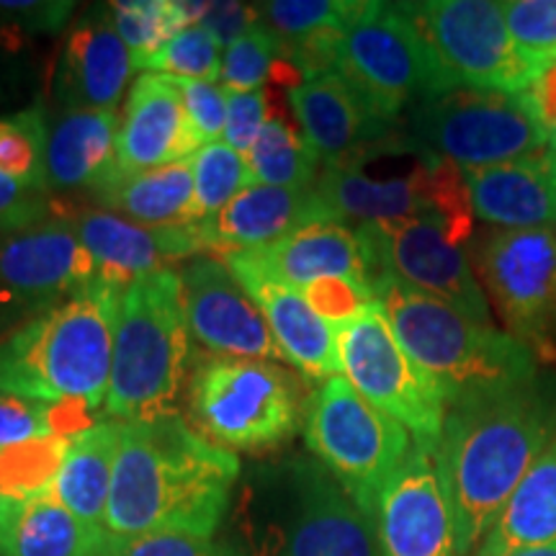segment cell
I'll list each match as a JSON object with an SVG mask.
<instances>
[{"label":"cell","instance_id":"obj_20","mask_svg":"<svg viewBox=\"0 0 556 556\" xmlns=\"http://www.w3.org/2000/svg\"><path fill=\"white\" fill-rule=\"evenodd\" d=\"M291 114L307 142L328 165L351 163L397 135L389 122L338 73H323L289 93Z\"/></svg>","mask_w":556,"mask_h":556},{"label":"cell","instance_id":"obj_10","mask_svg":"<svg viewBox=\"0 0 556 556\" xmlns=\"http://www.w3.org/2000/svg\"><path fill=\"white\" fill-rule=\"evenodd\" d=\"M302 430L309 454L371 518L381 490L415 443L402 422L361 397L343 377L323 381L309 394Z\"/></svg>","mask_w":556,"mask_h":556},{"label":"cell","instance_id":"obj_17","mask_svg":"<svg viewBox=\"0 0 556 556\" xmlns=\"http://www.w3.org/2000/svg\"><path fill=\"white\" fill-rule=\"evenodd\" d=\"M186 323L204 351L238 358L287 361L258 304L250 299L225 258L199 255L178 270Z\"/></svg>","mask_w":556,"mask_h":556},{"label":"cell","instance_id":"obj_44","mask_svg":"<svg viewBox=\"0 0 556 556\" xmlns=\"http://www.w3.org/2000/svg\"><path fill=\"white\" fill-rule=\"evenodd\" d=\"M50 217H54L50 193L31 191L16 180L0 176V238L24 232Z\"/></svg>","mask_w":556,"mask_h":556},{"label":"cell","instance_id":"obj_2","mask_svg":"<svg viewBox=\"0 0 556 556\" xmlns=\"http://www.w3.org/2000/svg\"><path fill=\"white\" fill-rule=\"evenodd\" d=\"M119 426L103 531L109 536L193 533L214 539L242 477L240 458L208 443L180 413Z\"/></svg>","mask_w":556,"mask_h":556},{"label":"cell","instance_id":"obj_37","mask_svg":"<svg viewBox=\"0 0 556 556\" xmlns=\"http://www.w3.org/2000/svg\"><path fill=\"white\" fill-rule=\"evenodd\" d=\"M222 58L225 47L208 34L204 26H189L178 31L168 45L137 70L152 75H168L176 80L217 83L222 78Z\"/></svg>","mask_w":556,"mask_h":556},{"label":"cell","instance_id":"obj_49","mask_svg":"<svg viewBox=\"0 0 556 556\" xmlns=\"http://www.w3.org/2000/svg\"><path fill=\"white\" fill-rule=\"evenodd\" d=\"M505 556H556V541H552V544H541V546L516 548V552H510Z\"/></svg>","mask_w":556,"mask_h":556},{"label":"cell","instance_id":"obj_50","mask_svg":"<svg viewBox=\"0 0 556 556\" xmlns=\"http://www.w3.org/2000/svg\"><path fill=\"white\" fill-rule=\"evenodd\" d=\"M548 148H552V152L556 155V127L548 129Z\"/></svg>","mask_w":556,"mask_h":556},{"label":"cell","instance_id":"obj_39","mask_svg":"<svg viewBox=\"0 0 556 556\" xmlns=\"http://www.w3.org/2000/svg\"><path fill=\"white\" fill-rule=\"evenodd\" d=\"M283 50V41L268 26L253 29L235 39L222 58V86L227 90H258L268 83L270 67Z\"/></svg>","mask_w":556,"mask_h":556},{"label":"cell","instance_id":"obj_30","mask_svg":"<svg viewBox=\"0 0 556 556\" xmlns=\"http://www.w3.org/2000/svg\"><path fill=\"white\" fill-rule=\"evenodd\" d=\"M556 541V441L507 500L503 516L486 533L475 556H505L516 548Z\"/></svg>","mask_w":556,"mask_h":556},{"label":"cell","instance_id":"obj_9","mask_svg":"<svg viewBox=\"0 0 556 556\" xmlns=\"http://www.w3.org/2000/svg\"><path fill=\"white\" fill-rule=\"evenodd\" d=\"M405 135L428 155L458 168H486L539 155L548 127L526 93H500L458 86L407 111Z\"/></svg>","mask_w":556,"mask_h":556},{"label":"cell","instance_id":"obj_1","mask_svg":"<svg viewBox=\"0 0 556 556\" xmlns=\"http://www.w3.org/2000/svg\"><path fill=\"white\" fill-rule=\"evenodd\" d=\"M554 441V368L446 407L435 456L454 510L458 556H475L507 500Z\"/></svg>","mask_w":556,"mask_h":556},{"label":"cell","instance_id":"obj_32","mask_svg":"<svg viewBox=\"0 0 556 556\" xmlns=\"http://www.w3.org/2000/svg\"><path fill=\"white\" fill-rule=\"evenodd\" d=\"M47 137L50 116L41 103L0 116V176L16 180L31 191L47 189Z\"/></svg>","mask_w":556,"mask_h":556},{"label":"cell","instance_id":"obj_8","mask_svg":"<svg viewBox=\"0 0 556 556\" xmlns=\"http://www.w3.org/2000/svg\"><path fill=\"white\" fill-rule=\"evenodd\" d=\"M332 73L343 75L389 122H400L402 111L458 88L397 3H366L340 34Z\"/></svg>","mask_w":556,"mask_h":556},{"label":"cell","instance_id":"obj_40","mask_svg":"<svg viewBox=\"0 0 556 556\" xmlns=\"http://www.w3.org/2000/svg\"><path fill=\"white\" fill-rule=\"evenodd\" d=\"M99 556H235L225 541L193 533H142V536H109Z\"/></svg>","mask_w":556,"mask_h":556},{"label":"cell","instance_id":"obj_21","mask_svg":"<svg viewBox=\"0 0 556 556\" xmlns=\"http://www.w3.org/2000/svg\"><path fill=\"white\" fill-rule=\"evenodd\" d=\"M204 148L176 78L142 73L131 83L116 135V173L131 176L191 160Z\"/></svg>","mask_w":556,"mask_h":556},{"label":"cell","instance_id":"obj_28","mask_svg":"<svg viewBox=\"0 0 556 556\" xmlns=\"http://www.w3.org/2000/svg\"><path fill=\"white\" fill-rule=\"evenodd\" d=\"M88 201L96 204V208L122 214L142 225H199L191 160L168 165V168L131 173V176L116 173Z\"/></svg>","mask_w":556,"mask_h":556},{"label":"cell","instance_id":"obj_5","mask_svg":"<svg viewBox=\"0 0 556 556\" xmlns=\"http://www.w3.org/2000/svg\"><path fill=\"white\" fill-rule=\"evenodd\" d=\"M374 296L407 356L441 389L446 407L541 371L536 353L505 330L477 323L441 299L381 276Z\"/></svg>","mask_w":556,"mask_h":556},{"label":"cell","instance_id":"obj_26","mask_svg":"<svg viewBox=\"0 0 556 556\" xmlns=\"http://www.w3.org/2000/svg\"><path fill=\"white\" fill-rule=\"evenodd\" d=\"M116 111L62 109L47 137V189L50 197L83 193L90 199L116 176Z\"/></svg>","mask_w":556,"mask_h":556},{"label":"cell","instance_id":"obj_34","mask_svg":"<svg viewBox=\"0 0 556 556\" xmlns=\"http://www.w3.org/2000/svg\"><path fill=\"white\" fill-rule=\"evenodd\" d=\"M106 5L116 34L131 52L135 70L191 26L184 0H116Z\"/></svg>","mask_w":556,"mask_h":556},{"label":"cell","instance_id":"obj_33","mask_svg":"<svg viewBox=\"0 0 556 556\" xmlns=\"http://www.w3.org/2000/svg\"><path fill=\"white\" fill-rule=\"evenodd\" d=\"M366 0H270L258 3V18L283 45L336 37L361 16Z\"/></svg>","mask_w":556,"mask_h":556},{"label":"cell","instance_id":"obj_42","mask_svg":"<svg viewBox=\"0 0 556 556\" xmlns=\"http://www.w3.org/2000/svg\"><path fill=\"white\" fill-rule=\"evenodd\" d=\"M270 93L258 90H227L225 142L240 155H248L253 142L270 119Z\"/></svg>","mask_w":556,"mask_h":556},{"label":"cell","instance_id":"obj_6","mask_svg":"<svg viewBox=\"0 0 556 556\" xmlns=\"http://www.w3.org/2000/svg\"><path fill=\"white\" fill-rule=\"evenodd\" d=\"M191 332L178 270L139 276L122 291L103 415L142 422L178 413L189 379Z\"/></svg>","mask_w":556,"mask_h":556},{"label":"cell","instance_id":"obj_4","mask_svg":"<svg viewBox=\"0 0 556 556\" xmlns=\"http://www.w3.org/2000/svg\"><path fill=\"white\" fill-rule=\"evenodd\" d=\"M127 283L99 274L45 315L0 340V394L106 407L114 328Z\"/></svg>","mask_w":556,"mask_h":556},{"label":"cell","instance_id":"obj_43","mask_svg":"<svg viewBox=\"0 0 556 556\" xmlns=\"http://www.w3.org/2000/svg\"><path fill=\"white\" fill-rule=\"evenodd\" d=\"M184 96L186 114L201 144L219 142L227 127V88L219 83L176 80Z\"/></svg>","mask_w":556,"mask_h":556},{"label":"cell","instance_id":"obj_46","mask_svg":"<svg viewBox=\"0 0 556 556\" xmlns=\"http://www.w3.org/2000/svg\"><path fill=\"white\" fill-rule=\"evenodd\" d=\"M39 438H50L45 402L0 394V448L21 446Z\"/></svg>","mask_w":556,"mask_h":556},{"label":"cell","instance_id":"obj_3","mask_svg":"<svg viewBox=\"0 0 556 556\" xmlns=\"http://www.w3.org/2000/svg\"><path fill=\"white\" fill-rule=\"evenodd\" d=\"M222 541L235 556H379L377 520L312 454L242 471Z\"/></svg>","mask_w":556,"mask_h":556},{"label":"cell","instance_id":"obj_14","mask_svg":"<svg viewBox=\"0 0 556 556\" xmlns=\"http://www.w3.org/2000/svg\"><path fill=\"white\" fill-rule=\"evenodd\" d=\"M101 266L67 217L0 238V328H21L96 281Z\"/></svg>","mask_w":556,"mask_h":556},{"label":"cell","instance_id":"obj_35","mask_svg":"<svg viewBox=\"0 0 556 556\" xmlns=\"http://www.w3.org/2000/svg\"><path fill=\"white\" fill-rule=\"evenodd\" d=\"M191 173L199 222L214 217L238 193L245 191L248 186H253V176H250L245 155L229 148L225 139L204 144L191 157Z\"/></svg>","mask_w":556,"mask_h":556},{"label":"cell","instance_id":"obj_38","mask_svg":"<svg viewBox=\"0 0 556 556\" xmlns=\"http://www.w3.org/2000/svg\"><path fill=\"white\" fill-rule=\"evenodd\" d=\"M503 13L520 60L539 80L556 65V0H513Z\"/></svg>","mask_w":556,"mask_h":556},{"label":"cell","instance_id":"obj_45","mask_svg":"<svg viewBox=\"0 0 556 556\" xmlns=\"http://www.w3.org/2000/svg\"><path fill=\"white\" fill-rule=\"evenodd\" d=\"M75 13V3L70 0H54V3H18V0H0V34L18 37L24 31L52 34L67 24Z\"/></svg>","mask_w":556,"mask_h":556},{"label":"cell","instance_id":"obj_11","mask_svg":"<svg viewBox=\"0 0 556 556\" xmlns=\"http://www.w3.org/2000/svg\"><path fill=\"white\" fill-rule=\"evenodd\" d=\"M467 255L507 336L531 348L539 364H554L556 229L484 227L469 240Z\"/></svg>","mask_w":556,"mask_h":556},{"label":"cell","instance_id":"obj_7","mask_svg":"<svg viewBox=\"0 0 556 556\" xmlns=\"http://www.w3.org/2000/svg\"><path fill=\"white\" fill-rule=\"evenodd\" d=\"M307 387L283 364L191 353L186 415L191 428L229 454H270L304 428Z\"/></svg>","mask_w":556,"mask_h":556},{"label":"cell","instance_id":"obj_29","mask_svg":"<svg viewBox=\"0 0 556 556\" xmlns=\"http://www.w3.org/2000/svg\"><path fill=\"white\" fill-rule=\"evenodd\" d=\"M122 426L116 420H101L86 433L75 435L67 446L52 495L73 513L80 523L103 531L114 482L116 454H119Z\"/></svg>","mask_w":556,"mask_h":556},{"label":"cell","instance_id":"obj_27","mask_svg":"<svg viewBox=\"0 0 556 556\" xmlns=\"http://www.w3.org/2000/svg\"><path fill=\"white\" fill-rule=\"evenodd\" d=\"M106 531L80 523L52 492L0 495V556H99Z\"/></svg>","mask_w":556,"mask_h":556},{"label":"cell","instance_id":"obj_22","mask_svg":"<svg viewBox=\"0 0 556 556\" xmlns=\"http://www.w3.org/2000/svg\"><path fill=\"white\" fill-rule=\"evenodd\" d=\"M131 73L135 60L116 34L109 5H93L67 34L54 70V99L62 109L116 111Z\"/></svg>","mask_w":556,"mask_h":556},{"label":"cell","instance_id":"obj_15","mask_svg":"<svg viewBox=\"0 0 556 556\" xmlns=\"http://www.w3.org/2000/svg\"><path fill=\"white\" fill-rule=\"evenodd\" d=\"M377 258L379 278L441 299L477 323L492 325V309L471 268L467 245L435 217L358 225Z\"/></svg>","mask_w":556,"mask_h":556},{"label":"cell","instance_id":"obj_31","mask_svg":"<svg viewBox=\"0 0 556 556\" xmlns=\"http://www.w3.org/2000/svg\"><path fill=\"white\" fill-rule=\"evenodd\" d=\"M245 160L253 184L263 186L309 189L323 173V160L287 116H270Z\"/></svg>","mask_w":556,"mask_h":556},{"label":"cell","instance_id":"obj_23","mask_svg":"<svg viewBox=\"0 0 556 556\" xmlns=\"http://www.w3.org/2000/svg\"><path fill=\"white\" fill-rule=\"evenodd\" d=\"M336 219L315 186L283 189V186L253 184L238 193L222 212L199 222L206 253H240L261 250L289 238L312 222Z\"/></svg>","mask_w":556,"mask_h":556},{"label":"cell","instance_id":"obj_24","mask_svg":"<svg viewBox=\"0 0 556 556\" xmlns=\"http://www.w3.org/2000/svg\"><path fill=\"white\" fill-rule=\"evenodd\" d=\"M270 274L307 287L319 278H348L368 291L379 281L377 258L361 227H348L340 219H323L296 229L274 245L250 250Z\"/></svg>","mask_w":556,"mask_h":556},{"label":"cell","instance_id":"obj_41","mask_svg":"<svg viewBox=\"0 0 556 556\" xmlns=\"http://www.w3.org/2000/svg\"><path fill=\"white\" fill-rule=\"evenodd\" d=\"M299 291L307 299L309 307L332 328H343L377 302L374 291L358 287L348 278H319V281H312L307 287H299Z\"/></svg>","mask_w":556,"mask_h":556},{"label":"cell","instance_id":"obj_19","mask_svg":"<svg viewBox=\"0 0 556 556\" xmlns=\"http://www.w3.org/2000/svg\"><path fill=\"white\" fill-rule=\"evenodd\" d=\"M60 217H67L78 240L101 266V274L124 283L160 270H176V263L206 255L199 225H142L96 206L67 208Z\"/></svg>","mask_w":556,"mask_h":556},{"label":"cell","instance_id":"obj_18","mask_svg":"<svg viewBox=\"0 0 556 556\" xmlns=\"http://www.w3.org/2000/svg\"><path fill=\"white\" fill-rule=\"evenodd\" d=\"M222 258H225L229 270L242 283L250 299L258 304L283 358L299 368L304 377L315 381L338 377V328L325 323L309 307L302 291L276 274H270L250 250L227 253Z\"/></svg>","mask_w":556,"mask_h":556},{"label":"cell","instance_id":"obj_12","mask_svg":"<svg viewBox=\"0 0 556 556\" xmlns=\"http://www.w3.org/2000/svg\"><path fill=\"white\" fill-rule=\"evenodd\" d=\"M338 361L343 379L361 397L402 422L417 443L438 446L446 400L400 345L379 302L338 328Z\"/></svg>","mask_w":556,"mask_h":556},{"label":"cell","instance_id":"obj_36","mask_svg":"<svg viewBox=\"0 0 556 556\" xmlns=\"http://www.w3.org/2000/svg\"><path fill=\"white\" fill-rule=\"evenodd\" d=\"M70 441L65 438H39L21 446L0 448V495L37 497L52 492L65 464Z\"/></svg>","mask_w":556,"mask_h":556},{"label":"cell","instance_id":"obj_47","mask_svg":"<svg viewBox=\"0 0 556 556\" xmlns=\"http://www.w3.org/2000/svg\"><path fill=\"white\" fill-rule=\"evenodd\" d=\"M255 24H261L258 3H208L199 26H204L227 50L235 39H240Z\"/></svg>","mask_w":556,"mask_h":556},{"label":"cell","instance_id":"obj_16","mask_svg":"<svg viewBox=\"0 0 556 556\" xmlns=\"http://www.w3.org/2000/svg\"><path fill=\"white\" fill-rule=\"evenodd\" d=\"M379 556H458L435 446L413 443L405 464L381 490L377 513Z\"/></svg>","mask_w":556,"mask_h":556},{"label":"cell","instance_id":"obj_48","mask_svg":"<svg viewBox=\"0 0 556 556\" xmlns=\"http://www.w3.org/2000/svg\"><path fill=\"white\" fill-rule=\"evenodd\" d=\"M528 99H531L533 109H536L539 119L544 122L548 129L556 127V65L548 67L546 73L528 88Z\"/></svg>","mask_w":556,"mask_h":556},{"label":"cell","instance_id":"obj_13","mask_svg":"<svg viewBox=\"0 0 556 556\" xmlns=\"http://www.w3.org/2000/svg\"><path fill=\"white\" fill-rule=\"evenodd\" d=\"M433 47L458 86L526 93L536 75L513 45L503 3L492 0H422L397 3Z\"/></svg>","mask_w":556,"mask_h":556},{"label":"cell","instance_id":"obj_25","mask_svg":"<svg viewBox=\"0 0 556 556\" xmlns=\"http://www.w3.org/2000/svg\"><path fill=\"white\" fill-rule=\"evenodd\" d=\"M475 214L500 229L556 225V155L552 150L486 168H462Z\"/></svg>","mask_w":556,"mask_h":556}]
</instances>
